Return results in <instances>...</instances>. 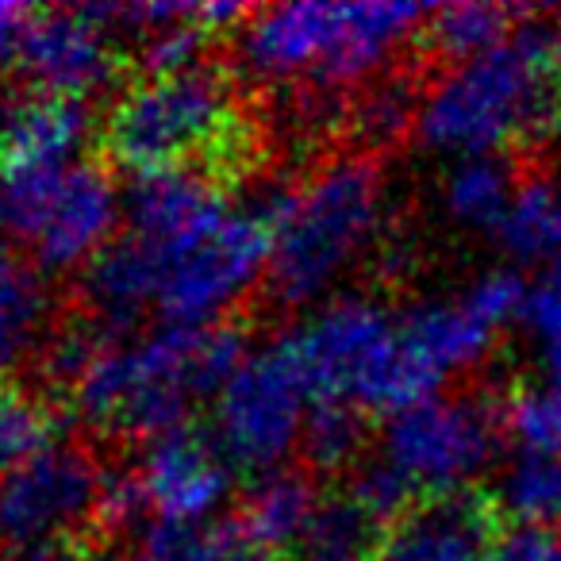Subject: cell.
<instances>
[{
	"instance_id": "cell-17",
	"label": "cell",
	"mask_w": 561,
	"mask_h": 561,
	"mask_svg": "<svg viewBox=\"0 0 561 561\" xmlns=\"http://www.w3.org/2000/svg\"><path fill=\"white\" fill-rule=\"evenodd\" d=\"M320 500L323 492H316V481L308 469H273V473L257 477V484H250L234 519L247 527L250 538H257L265 550H273L280 558L305 535Z\"/></svg>"
},
{
	"instance_id": "cell-28",
	"label": "cell",
	"mask_w": 561,
	"mask_h": 561,
	"mask_svg": "<svg viewBox=\"0 0 561 561\" xmlns=\"http://www.w3.org/2000/svg\"><path fill=\"white\" fill-rule=\"evenodd\" d=\"M415 93L420 89H415V81L408 73H389V78L366 85V93L358 96V104L351 112L354 135L374 150L397 142L408 127L420 124L423 101Z\"/></svg>"
},
{
	"instance_id": "cell-33",
	"label": "cell",
	"mask_w": 561,
	"mask_h": 561,
	"mask_svg": "<svg viewBox=\"0 0 561 561\" xmlns=\"http://www.w3.org/2000/svg\"><path fill=\"white\" fill-rule=\"evenodd\" d=\"M32 16H35V9H24V4H4V0H0V62H4L9 55L16 58L20 39H24Z\"/></svg>"
},
{
	"instance_id": "cell-31",
	"label": "cell",
	"mask_w": 561,
	"mask_h": 561,
	"mask_svg": "<svg viewBox=\"0 0 561 561\" xmlns=\"http://www.w3.org/2000/svg\"><path fill=\"white\" fill-rule=\"evenodd\" d=\"M523 320L546 346H561V262L542 270V277L530 285Z\"/></svg>"
},
{
	"instance_id": "cell-11",
	"label": "cell",
	"mask_w": 561,
	"mask_h": 561,
	"mask_svg": "<svg viewBox=\"0 0 561 561\" xmlns=\"http://www.w3.org/2000/svg\"><path fill=\"white\" fill-rule=\"evenodd\" d=\"M139 477L158 523H178V527H201L204 515L216 512L231 489L224 450L216 438L193 427L154 438L147 446Z\"/></svg>"
},
{
	"instance_id": "cell-10",
	"label": "cell",
	"mask_w": 561,
	"mask_h": 561,
	"mask_svg": "<svg viewBox=\"0 0 561 561\" xmlns=\"http://www.w3.org/2000/svg\"><path fill=\"white\" fill-rule=\"evenodd\" d=\"M504 512L481 489L423 496L385 527L377 561H496Z\"/></svg>"
},
{
	"instance_id": "cell-20",
	"label": "cell",
	"mask_w": 561,
	"mask_h": 561,
	"mask_svg": "<svg viewBox=\"0 0 561 561\" xmlns=\"http://www.w3.org/2000/svg\"><path fill=\"white\" fill-rule=\"evenodd\" d=\"M385 523L369 515L351 492H323L305 535L289 550L293 561H377Z\"/></svg>"
},
{
	"instance_id": "cell-22",
	"label": "cell",
	"mask_w": 561,
	"mask_h": 561,
	"mask_svg": "<svg viewBox=\"0 0 561 561\" xmlns=\"http://www.w3.org/2000/svg\"><path fill=\"white\" fill-rule=\"evenodd\" d=\"M530 16V9H507V4H446L435 9L423 27V47L431 58L443 62H473V58L496 50L515 35V20Z\"/></svg>"
},
{
	"instance_id": "cell-18",
	"label": "cell",
	"mask_w": 561,
	"mask_h": 561,
	"mask_svg": "<svg viewBox=\"0 0 561 561\" xmlns=\"http://www.w3.org/2000/svg\"><path fill=\"white\" fill-rule=\"evenodd\" d=\"M400 339L404 346L431 369L446 377L469 369L492 351L496 331L484 328L466 305H423L400 320Z\"/></svg>"
},
{
	"instance_id": "cell-15",
	"label": "cell",
	"mask_w": 561,
	"mask_h": 561,
	"mask_svg": "<svg viewBox=\"0 0 561 561\" xmlns=\"http://www.w3.org/2000/svg\"><path fill=\"white\" fill-rule=\"evenodd\" d=\"M93 131V112L81 101L27 93L0 101V178L32 165H66Z\"/></svg>"
},
{
	"instance_id": "cell-12",
	"label": "cell",
	"mask_w": 561,
	"mask_h": 561,
	"mask_svg": "<svg viewBox=\"0 0 561 561\" xmlns=\"http://www.w3.org/2000/svg\"><path fill=\"white\" fill-rule=\"evenodd\" d=\"M124 208L131 219V234L150 242L162 257L196 247L231 219L224 188L201 173L139 178L127 188Z\"/></svg>"
},
{
	"instance_id": "cell-5",
	"label": "cell",
	"mask_w": 561,
	"mask_h": 561,
	"mask_svg": "<svg viewBox=\"0 0 561 561\" xmlns=\"http://www.w3.org/2000/svg\"><path fill=\"white\" fill-rule=\"evenodd\" d=\"M104 466L93 450L55 443L0 477V553L16 558L43 546L96 542Z\"/></svg>"
},
{
	"instance_id": "cell-21",
	"label": "cell",
	"mask_w": 561,
	"mask_h": 561,
	"mask_svg": "<svg viewBox=\"0 0 561 561\" xmlns=\"http://www.w3.org/2000/svg\"><path fill=\"white\" fill-rule=\"evenodd\" d=\"M496 239L515 262L558 265L561 262V185L550 178H527L515 185Z\"/></svg>"
},
{
	"instance_id": "cell-29",
	"label": "cell",
	"mask_w": 561,
	"mask_h": 561,
	"mask_svg": "<svg viewBox=\"0 0 561 561\" xmlns=\"http://www.w3.org/2000/svg\"><path fill=\"white\" fill-rule=\"evenodd\" d=\"M504 431L519 443V454L561 458V392L515 389L504 400Z\"/></svg>"
},
{
	"instance_id": "cell-16",
	"label": "cell",
	"mask_w": 561,
	"mask_h": 561,
	"mask_svg": "<svg viewBox=\"0 0 561 561\" xmlns=\"http://www.w3.org/2000/svg\"><path fill=\"white\" fill-rule=\"evenodd\" d=\"M435 9L423 4H389V0H374V4H343L339 9V32L331 43L328 58L316 70V85L320 89H343L358 85L366 73H374L385 58L392 55L400 39L415 32L423 20H431Z\"/></svg>"
},
{
	"instance_id": "cell-9",
	"label": "cell",
	"mask_w": 561,
	"mask_h": 561,
	"mask_svg": "<svg viewBox=\"0 0 561 561\" xmlns=\"http://www.w3.org/2000/svg\"><path fill=\"white\" fill-rule=\"evenodd\" d=\"M16 70L35 93L85 104L124 73V55L85 9H47L35 12L20 39Z\"/></svg>"
},
{
	"instance_id": "cell-30",
	"label": "cell",
	"mask_w": 561,
	"mask_h": 561,
	"mask_svg": "<svg viewBox=\"0 0 561 561\" xmlns=\"http://www.w3.org/2000/svg\"><path fill=\"white\" fill-rule=\"evenodd\" d=\"M527 293L530 285H523L519 273L512 270H492L477 280L473 289L461 297V305L484 323V328L500 331L504 323L523 320V308H527Z\"/></svg>"
},
{
	"instance_id": "cell-32",
	"label": "cell",
	"mask_w": 561,
	"mask_h": 561,
	"mask_svg": "<svg viewBox=\"0 0 561 561\" xmlns=\"http://www.w3.org/2000/svg\"><path fill=\"white\" fill-rule=\"evenodd\" d=\"M496 561H561V530L507 527Z\"/></svg>"
},
{
	"instance_id": "cell-13",
	"label": "cell",
	"mask_w": 561,
	"mask_h": 561,
	"mask_svg": "<svg viewBox=\"0 0 561 561\" xmlns=\"http://www.w3.org/2000/svg\"><path fill=\"white\" fill-rule=\"evenodd\" d=\"M339 9L343 4H277V9L254 12L242 27V62L270 81L316 78L328 58L339 32Z\"/></svg>"
},
{
	"instance_id": "cell-27",
	"label": "cell",
	"mask_w": 561,
	"mask_h": 561,
	"mask_svg": "<svg viewBox=\"0 0 561 561\" xmlns=\"http://www.w3.org/2000/svg\"><path fill=\"white\" fill-rule=\"evenodd\" d=\"M58 415L39 392L0 381V477L55 446Z\"/></svg>"
},
{
	"instance_id": "cell-35",
	"label": "cell",
	"mask_w": 561,
	"mask_h": 561,
	"mask_svg": "<svg viewBox=\"0 0 561 561\" xmlns=\"http://www.w3.org/2000/svg\"><path fill=\"white\" fill-rule=\"evenodd\" d=\"M85 561H119V558H112V553H101V550L93 546V550L85 553Z\"/></svg>"
},
{
	"instance_id": "cell-23",
	"label": "cell",
	"mask_w": 561,
	"mask_h": 561,
	"mask_svg": "<svg viewBox=\"0 0 561 561\" xmlns=\"http://www.w3.org/2000/svg\"><path fill=\"white\" fill-rule=\"evenodd\" d=\"M139 561H280L239 519H219L208 527L154 523L142 538Z\"/></svg>"
},
{
	"instance_id": "cell-25",
	"label": "cell",
	"mask_w": 561,
	"mask_h": 561,
	"mask_svg": "<svg viewBox=\"0 0 561 561\" xmlns=\"http://www.w3.org/2000/svg\"><path fill=\"white\" fill-rule=\"evenodd\" d=\"M496 504L515 527L561 530V458L519 454L500 481Z\"/></svg>"
},
{
	"instance_id": "cell-26",
	"label": "cell",
	"mask_w": 561,
	"mask_h": 561,
	"mask_svg": "<svg viewBox=\"0 0 561 561\" xmlns=\"http://www.w3.org/2000/svg\"><path fill=\"white\" fill-rule=\"evenodd\" d=\"M512 196V170L496 154L466 158L446 178V208H450V216L466 227H481V231H496Z\"/></svg>"
},
{
	"instance_id": "cell-34",
	"label": "cell",
	"mask_w": 561,
	"mask_h": 561,
	"mask_svg": "<svg viewBox=\"0 0 561 561\" xmlns=\"http://www.w3.org/2000/svg\"><path fill=\"white\" fill-rule=\"evenodd\" d=\"M542 369H546V385H550L553 392H561V346H546Z\"/></svg>"
},
{
	"instance_id": "cell-14",
	"label": "cell",
	"mask_w": 561,
	"mask_h": 561,
	"mask_svg": "<svg viewBox=\"0 0 561 561\" xmlns=\"http://www.w3.org/2000/svg\"><path fill=\"white\" fill-rule=\"evenodd\" d=\"M162 277H165L162 254L150 242H142L139 234H124V239L108 242L85 265V277H81L85 320L96 323L104 335L131 331L139 323L142 308L158 305Z\"/></svg>"
},
{
	"instance_id": "cell-24",
	"label": "cell",
	"mask_w": 561,
	"mask_h": 561,
	"mask_svg": "<svg viewBox=\"0 0 561 561\" xmlns=\"http://www.w3.org/2000/svg\"><path fill=\"white\" fill-rule=\"evenodd\" d=\"M369 423L366 412L346 400H312L300 435L308 473H339V469L362 466Z\"/></svg>"
},
{
	"instance_id": "cell-3",
	"label": "cell",
	"mask_w": 561,
	"mask_h": 561,
	"mask_svg": "<svg viewBox=\"0 0 561 561\" xmlns=\"http://www.w3.org/2000/svg\"><path fill=\"white\" fill-rule=\"evenodd\" d=\"M377 219L381 173L369 158H339L300 185L289 216L273 231V254L265 265L273 305L300 308L320 297L374 239Z\"/></svg>"
},
{
	"instance_id": "cell-7",
	"label": "cell",
	"mask_w": 561,
	"mask_h": 561,
	"mask_svg": "<svg viewBox=\"0 0 561 561\" xmlns=\"http://www.w3.org/2000/svg\"><path fill=\"white\" fill-rule=\"evenodd\" d=\"M312 389L297 362L289 335L265 351L250 354L239 374L227 381L216 404V446L242 469L273 473L305 435Z\"/></svg>"
},
{
	"instance_id": "cell-2",
	"label": "cell",
	"mask_w": 561,
	"mask_h": 561,
	"mask_svg": "<svg viewBox=\"0 0 561 561\" xmlns=\"http://www.w3.org/2000/svg\"><path fill=\"white\" fill-rule=\"evenodd\" d=\"M561 124V62L550 27H519L496 50L461 62L420 108V139L481 158Z\"/></svg>"
},
{
	"instance_id": "cell-1",
	"label": "cell",
	"mask_w": 561,
	"mask_h": 561,
	"mask_svg": "<svg viewBox=\"0 0 561 561\" xmlns=\"http://www.w3.org/2000/svg\"><path fill=\"white\" fill-rule=\"evenodd\" d=\"M104 154L135 178L201 173L219 188L247 178L254 127L216 62L139 78L104 116Z\"/></svg>"
},
{
	"instance_id": "cell-36",
	"label": "cell",
	"mask_w": 561,
	"mask_h": 561,
	"mask_svg": "<svg viewBox=\"0 0 561 561\" xmlns=\"http://www.w3.org/2000/svg\"><path fill=\"white\" fill-rule=\"evenodd\" d=\"M9 224V208H4V185H0V227Z\"/></svg>"
},
{
	"instance_id": "cell-4",
	"label": "cell",
	"mask_w": 561,
	"mask_h": 561,
	"mask_svg": "<svg viewBox=\"0 0 561 561\" xmlns=\"http://www.w3.org/2000/svg\"><path fill=\"white\" fill-rule=\"evenodd\" d=\"M4 208L9 227L32 242L43 270H73L108 247L119 196L96 162L32 165L4 173Z\"/></svg>"
},
{
	"instance_id": "cell-19",
	"label": "cell",
	"mask_w": 561,
	"mask_h": 561,
	"mask_svg": "<svg viewBox=\"0 0 561 561\" xmlns=\"http://www.w3.org/2000/svg\"><path fill=\"white\" fill-rule=\"evenodd\" d=\"M50 293L32 262L0 254V374L27 362L47 343Z\"/></svg>"
},
{
	"instance_id": "cell-6",
	"label": "cell",
	"mask_w": 561,
	"mask_h": 561,
	"mask_svg": "<svg viewBox=\"0 0 561 561\" xmlns=\"http://www.w3.org/2000/svg\"><path fill=\"white\" fill-rule=\"evenodd\" d=\"M504 404L489 397H431L389 415L385 450L389 461L420 496L469 489L500 450Z\"/></svg>"
},
{
	"instance_id": "cell-8",
	"label": "cell",
	"mask_w": 561,
	"mask_h": 561,
	"mask_svg": "<svg viewBox=\"0 0 561 561\" xmlns=\"http://www.w3.org/2000/svg\"><path fill=\"white\" fill-rule=\"evenodd\" d=\"M273 231L250 211H234L216 234L165 262L158 312L170 328H211L219 312L270 265Z\"/></svg>"
}]
</instances>
